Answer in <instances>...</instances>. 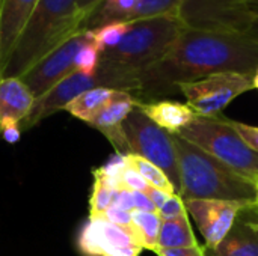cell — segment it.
<instances>
[{
    "mask_svg": "<svg viewBox=\"0 0 258 256\" xmlns=\"http://www.w3.org/2000/svg\"><path fill=\"white\" fill-rule=\"evenodd\" d=\"M257 68L258 44L249 35L183 27L165 56L141 72L136 100H162L180 94L183 83L219 72L254 75Z\"/></svg>",
    "mask_w": 258,
    "mask_h": 256,
    "instance_id": "1",
    "label": "cell"
},
{
    "mask_svg": "<svg viewBox=\"0 0 258 256\" xmlns=\"http://www.w3.org/2000/svg\"><path fill=\"white\" fill-rule=\"evenodd\" d=\"M83 30L79 0H38L24 24L2 77H21L50 51Z\"/></svg>",
    "mask_w": 258,
    "mask_h": 256,
    "instance_id": "2",
    "label": "cell"
},
{
    "mask_svg": "<svg viewBox=\"0 0 258 256\" xmlns=\"http://www.w3.org/2000/svg\"><path fill=\"white\" fill-rule=\"evenodd\" d=\"M174 143L180 169V196L183 201L219 199L254 202L255 187L249 178L233 170L178 134H174Z\"/></svg>",
    "mask_w": 258,
    "mask_h": 256,
    "instance_id": "3",
    "label": "cell"
},
{
    "mask_svg": "<svg viewBox=\"0 0 258 256\" xmlns=\"http://www.w3.org/2000/svg\"><path fill=\"white\" fill-rule=\"evenodd\" d=\"M184 26L177 17H156L133 21L125 38L112 50L101 53V59L141 72L156 63Z\"/></svg>",
    "mask_w": 258,
    "mask_h": 256,
    "instance_id": "4",
    "label": "cell"
},
{
    "mask_svg": "<svg viewBox=\"0 0 258 256\" xmlns=\"http://www.w3.org/2000/svg\"><path fill=\"white\" fill-rule=\"evenodd\" d=\"M177 134L251 181L258 175V152L245 143L224 115L216 118L197 116Z\"/></svg>",
    "mask_w": 258,
    "mask_h": 256,
    "instance_id": "5",
    "label": "cell"
},
{
    "mask_svg": "<svg viewBox=\"0 0 258 256\" xmlns=\"http://www.w3.org/2000/svg\"><path fill=\"white\" fill-rule=\"evenodd\" d=\"M124 133L130 154L139 155L162 169L171 180L175 193L181 195L174 134L153 122L139 107H135L127 116L124 122Z\"/></svg>",
    "mask_w": 258,
    "mask_h": 256,
    "instance_id": "6",
    "label": "cell"
},
{
    "mask_svg": "<svg viewBox=\"0 0 258 256\" xmlns=\"http://www.w3.org/2000/svg\"><path fill=\"white\" fill-rule=\"evenodd\" d=\"M178 20L197 30L246 33L255 17L248 0H180Z\"/></svg>",
    "mask_w": 258,
    "mask_h": 256,
    "instance_id": "7",
    "label": "cell"
},
{
    "mask_svg": "<svg viewBox=\"0 0 258 256\" xmlns=\"http://www.w3.org/2000/svg\"><path fill=\"white\" fill-rule=\"evenodd\" d=\"M254 89L252 75L240 72H219L178 86L187 106L197 116L216 118L242 94Z\"/></svg>",
    "mask_w": 258,
    "mask_h": 256,
    "instance_id": "8",
    "label": "cell"
},
{
    "mask_svg": "<svg viewBox=\"0 0 258 256\" xmlns=\"http://www.w3.org/2000/svg\"><path fill=\"white\" fill-rule=\"evenodd\" d=\"M88 41L89 30L74 33L20 77L36 100L76 71V56Z\"/></svg>",
    "mask_w": 258,
    "mask_h": 256,
    "instance_id": "9",
    "label": "cell"
},
{
    "mask_svg": "<svg viewBox=\"0 0 258 256\" xmlns=\"http://www.w3.org/2000/svg\"><path fill=\"white\" fill-rule=\"evenodd\" d=\"M184 205L198 225L204 238V249L216 247L233 229L239 216L245 210L254 208L252 201L219 199H187Z\"/></svg>",
    "mask_w": 258,
    "mask_h": 256,
    "instance_id": "10",
    "label": "cell"
},
{
    "mask_svg": "<svg viewBox=\"0 0 258 256\" xmlns=\"http://www.w3.org/2000/svg\"><path fill=\"white\" fill-rule=\"evenodd\" d=\"M77 247L83 256H139L135 235L101 217H89L79 232Z\"/></svg>",
    "mask_w": 258,
    "mask_h": 256,
    "instance_id": "11",
    "label": "cell"
},
{
    "mask_svg": "<svg viewBox=\"0 0 258 256\" xmlns=\"http://www.w3.org/2000/svg\"><path fill=\"white\" fill-rule=\"evenodd\" d=\"M136 107L135 95L118 91L115 97L101 109V112L88 124L98 130L115 146L116 154H130L128 143L124 133V122L132 110Z\"/></svg>",
    "mask_w": 258,
    "mask_h": 256,
    "instance_id": "12",
    "label": "cell"
},
{
    "mask_svg": "<svg viewBox=\"0 0 258 256\" xmlns=\"http://www.w3.org/2000/svg\"><path fill=\"white\" fill-rule=\"evenodd\" d=\"M38 0H0V65L8 63L11 51Z\"/></svg>",
    "mask_w": 258,
    "mask_h": 256,
    "instance_id": "13",
    "label": "cell"
},
{
    "mask_svg": "<svg viewBox=\"0 0 258 256\" xmlns=\"http://www.w3.org/2000/svg\"><path fill=\"white\" fill-rule=\"evenodd\" d=\"M35 95L18 77L0 78V124H21L35 106Z\"/></svg>",
    "mask_w": 258,
    "mask_h": 256,
    "instance_id": "14",
    "label": "cell"
},
{
    "mask_svg": "<svg viewBox=\"0 0 258 256\" xmlns=\"http://www.w3.org/2000/svg\"><path fill=\"white\" fill-rule=\"evenodd\" d=\"M136 107H139L153 122L171 134H177L197 118L195 112L187 106V103L174 100H156L148 103L136 100Z\"/></svg>",
    "mask_w": 258,
    "mask_h": 256,
    "instance_id": "15",
    "label": "cell"
},
{
    "mask_svg": "<svg viewBox=\"0 0 258 256\" xmlns=\"http://www.w3.org/2000/svg\"><path fill=\"white\" fill-rule=\"evenodd\" d=\"M204 249V247H203ZM206 256H258V222L236 220L228 235L213 249H204Z\"/></svg>",
    "mask_w": 258,
    "mask_h": 256,
    "instance_id": "16",
    "label": "cell"
},
{
    "mask_svg": "<svg viewBox=\"0 0 258 256\" xmlns=\"http://www.w3.org/2000/svg\"><path fill=\"white\" fill-rule=\"evenodd\" d=\"M116 92L118 91L110 89V88L89 89V91L77 95L73 101H70L63 110H67L77 119L89 124L101 112V109L115 97Z\"/></svg>",
    "mask_w": 258,
    "mask_h": 256,
    "instance_id": "17",
    "label": "cell"
},
{
    "mask_svg": "<svg viewBox=\"0 0 258 256\" xmlns=\"http://www.w3.org/2000/svg\"><path fill=\"white\" fill-rule=\"evenodd\" d=\"M157 244H159V249H187V247L200 246L194 235L189 216L162 219Z\"/></svg>",
    "mask_w": 258,
    "mask_h": 256,
    "instance_id": "18",
    "label": "cell"
},
{
    "mask_svg": "<svg viewBox=\"0 0 258 256\" xmlns=\"http://www.w3.org/2000/svg\"><path fill=\"white\" fill-rule=\"evenodd\" d=\"M136 0H103L97 11L88 18L85 30L95 29L112 21H128L135 11Z\"/></svg>",
    "mask_w": 258,
    "mask_h": 256,
    "instance_id": "19",
    "label": "cell"
},
{
    "mask_svg": "<svg viewBox=\"0 0 258 256\" xmlns=\"http://www.w3.org/2000/svg\"><path fill=\"white\" fill-rule=\"evenodd\" d=\"M132 219H133V226H135V235L141 247L156 253L159 249L157 241H159V232L162 226L160 214L133 211Z\"/></svg>",
    "mask_w": 258,
    "mask_h": 256,
    "instance_id": "20",
    "label": "cell"
},
{
    "mask_svg": "<svg viewBox=\"0 0 258 256\" xmlns=\"http://www.w3.org/2000/svg\"><path fill=\"white\" fill-rule=\"evenodd\" d=\"M125 157H127L128 166L133 167L138 174H141L142 178L148 183L150 187H154V189L162 190V192L169 193V195L175 193V189H174L171 180L156 164H153L151 161H148V160H145V158H142L139 155H135V154H127Z\"/></svg>",
    "mask_w": 258,
    "mask_h": 256,
    "instance_id": "21",
    "label": "cell"
},
{
    "mask_svg": "<svg viewBox=\"0 0 258 256\" xmlns=\"http://www.w3.org/2000/svg\"><path fill=\"white\" fill-rule=\"evenodd\" d=\"M132 23L128 21H112L91 29V39L101 53L115 48L125 38Z\"/></svg>",
    "mask_w": 258,
    "mask_h": 256,
    "instance_id": "22",
    "label": "cell"
},
{
    "mask_svg": "<svg viewBox=\"0 0 258 256\" xmlns=\"http://www.w3.org/2000/svg\"><path fill=\"white\" fill-rule=\"evenodd\" d=\"M180 0H136L130 23L156 18V17H177Z\"/></svg>",
    "mask_w": 258,
    "mask_h": 256,
    "instance_id": "23",
    "label": "cell"
},
{
    "mask_svg": "<svg viewBox=\"0 0 258 256\" xmlns=\"http://www.w3.org/2000/svg\"><path fill=\"white\" fill-rule=\"evenodd\" d=\"M115 189L103 178L94 175V186L89 199V217H101L113 205Z\"/></svg>",
    "mask_w": 258,
    "mask_h": 256,
    "instance_id": "24",
    "label": "cell"
},
{
    "mask_svg": "<svg viewBox=\"0 0 258 256\" xmlns=\"http://www.w3.org/2000/svg\"><path fill=\"white\" fill-rule=\"evenodd\" d=\"M100 62H101V51L92 42L91 32H89V41L79 50L76 56V71L83 72L86 75H92L97 72Z\"/></svg>",
    "mask_w": 258,
    "mask_h": 256,
    "instance_id": "25",
    "label": "cell"
},
{
    "mask_svg": "<svg viewBox=\"0 0 258 256\" xmlns=\"http://www.w3.org/2000/svg\"><path fill=\"white\" fill-rule=\"evenodd\" d=\"M159 214L162 219H174V217H187L189 216L183 198L177 193H174L168 198L165 205L159 210Z\"/></svg>",
    "mask_w": 258,
    "mask_h": 256,
    "instance_id": "26",
    "label": "cell"
},
{
    "mask_svg": "<svg viewBox=\"0 0 258 256\" xmlns=\"http://www.w3.org/2000/svg\"><path fill=\"white\" fill-rule=\"evenodd\" d=\"M127 158V157H125ZM128 164V163H127ZM121 187L122 189H127L130 192H144L147 193L150 190V186L148 183L142 178L141 174H138L133 167L127 166L121 175Z\"/></svg>",
    "mask_w": 258,
    "mask_h": 256,
    "instance_id": "27",
    "label": "cell"
},
{
    "mask_svg": "<svg viewBox=\"0 0 258 256\" xmlns=\"http://www.w3.org/2000/svg\"><path fill=\"white\" fill-rule=\"evenodd\" d=\"M101 219H104V220H107V222H110V223H113V225H116V226H121V228L127 229L128 232H132V234L135 235V226H133L132 213L124 211V210L116 208V207H110V208L101 216ZM135 238H136V235H135ZM136 241H138V240H136ZM139 246H141V244H139Z\"/></svg>",
    "mask_w": 258,
    "mask_h": 256,
    "instance_id": "28",
    "label": "cell"
},
{
    "mask_svg": "<svg viewBox=\"0 0 258 256\" xmlns=\"http://www.w3.org/2000/svg\"><path fill=\"white\" fill-rule=\"evenodd\" d=\"M231 125L236 128V131L240 134V137L245 140V143L258 152V127L257 125H249L245 122H239V121H231Z\"/></svg>",
    "mask_w": 258,
    "mask_h": 256,
    "instance_id": "29",
    "label": "cell"
},
{
    "mask_svg": "<svg viewBox=\"0 0 258 256\" xmlns=\"http://www.w3.org/2000/svg\"><path fill=\"white\" fill-rule=\"evenodd\" d=\"M116 208H121L124 211L133 213L135 211V202H133V192L127 190V189H118L115 190L113 195V205Z\"/></svg>",
    "mask_w": 258,
    "mask_h": 256,
    "instance_id": "30",
    "label": "cell"
},
{
    "mask_svg": "<svg viewBox=\"0 0 258 256\" xmlns=\"http://www.w3.org/2000/svg\"><path fill=\"white\" fill-rule=\"evenodd\" d=\"M0 136L8 143H15L21 137V128L17 122H2L0 124Z\"/></svg>",
    "mask_w": 258,
    "mask_h": 256,
    "instance_id": "31",
    "label": "cell"
},
{
    "mask_svg": "<svg viewBox=\"0 0 258 256\" xmlns=\"http://www.w3.org/2000/svg\"><path fill=\"white\" fill-rule=\"evenodd\" d=\"M133 202H135V211L142 213H159L154 207L150 196L144 192H133Z\"/></svg>",
    "mask_w": 258,
    "mask_h": 256,
    "instance_id": "32",
    "label": "cell"
},
{
    "mask_svg": "<svg viewBox=\"0 0 258 256\" xmlns=\"http://www.w3.org/2000/svg\"><path fill=\"white\" fill-rule=\"evenodd\" d=\"M103 0H79V18L82 23V29L85 30V24L88 18L97 11Z\"/></svg>",
    "mask_w": 258,
    "mask_h": 256,
    "instance_id": "33",
    "label": "cell"
},
{
    "mask_svg": "<svg viewBox=\"0 0 258 256\" xmlns=\"http://www.w3.org/2000/svg\"><path fill=\"white\" fill-rule=\"evenodd\" d=\"M157 256H206L203 246L187 247V249H159Z\"/></svg>",
    "mask_w": 258,
    "mask_h": 256,
    "instance_id": "34",
    "label": "cell"
},
{
    "mask_svg": "<svg viewBox=\"0 0 258 256\" xmlns=\"http://www.w3.org/2000/svg\"><path fill=\"white\" fill-rule=\"evenodd\" d=\"M147 195H148L150 199L153 201V204H154V207L157 208V211L165 205V202H166L168 198L171 196L169 193H165V192L157 190V189H154V187H150V190L147 192Z\"/></svg>",
    "mask_w": 258,
    "mask_h": 256,
    "instance_id": "35",
    "label": "cell"
},
{
    "mask_svg": "<svg viewBox=\"0 0 258 256\" xmlns=\"http://www.w3.org/2000/svg\"><path fill=\"white\" fill-rule=\"evenodd\" d=\"M246 35H249V36L258 44V21L254 20V23H252V26L249 27V30L246 32Z\"/></svg>",
    "mask_w": 258,
    "mask_h": 256,
    "instance_id": "36",
    "label": "cell"
},
{
    "mask_svg": "<svg viewBox=\"0 0 258 256\" xmlns=\"http://www.w3.org/2000/svg\"><path fill=\"white\" fill-rule=\"evenodd\" d=\"M248 8L254 14V17H258V0H248Z\"/></svg>",
    "mask_w": 258,
    "mask_h": 256,
    "instance_id": "37",
    "label": "cell"
},
{
    "mask_svg": "<svg viewBox=\"0 0 258 256\" xmlns=\"http://www.w3.org/2000/svg\"><path fill=\"white\" fill-rule=\"evenodd\" d=\"M252 184H254V187H255V199H254V208L258 210V175H255L254 178H252Z\"/></svg>",
    "mask_w": 258,
    "mask_h": 256,
    "instance_id": "38",
    "label": "cell"
},
{
    "mask_svg": "<svg viewBox=\"0 0 258 256\" xmlns=\"http://www.w3.org/2000/svg\"><path fill=\"white\" fill-rule=\"evenodd\" d=\"M252 84H254V89L258 91V68L257 71L254 72V75H252Z\"/></svg>",
    "mask_w": 258,
    "mask_h": 256,
    "instance_id": "39",
    "label": "cell"
},
{
    "mask_svg": "<svg viewBox=\"0 0 258 256\" xmlns=\"http://www.w3.org/2000/svg\"><path fill=\"white\" fill-rule=\"evenodd\" d=\"M0 78H2V65H0Z\"/></svg>",
    "mask_w": 258,
    "mask_h": 256,
    "instance_id": "40",
    "label": "cell"
},
{
    "mask_svg": "<svg viewBox=\"0 0 258 256\" xmlns=\"http://www.w3.org/2000/svg\"><path fill=\"white\" fill-rule=\"evenodd\" d=\"M255 21H258V17H255Z\"/></svg>",
    "mask_w": 258,
    "mask_h": 256,
    "instance_id": "41",
    "label": "cell"
}]
</instances>
